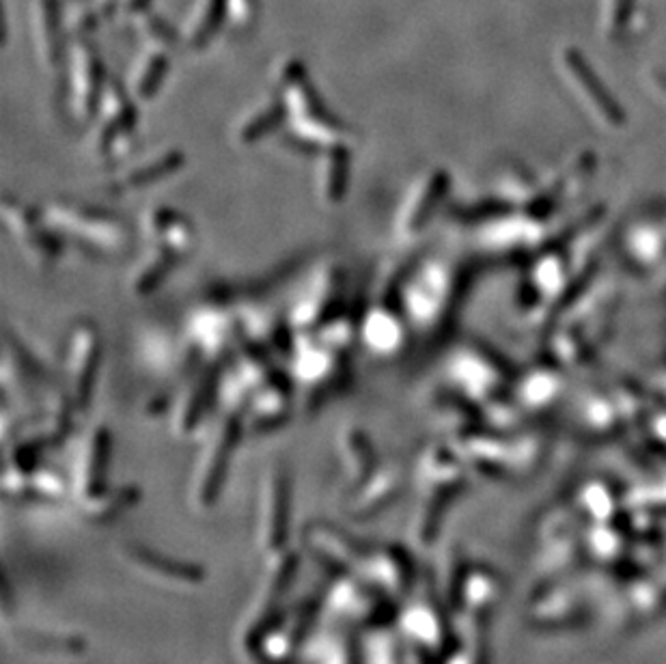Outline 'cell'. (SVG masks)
<instances>
[{"mask_svg":"<svg viewBox=\"0 0 666 664\" xmlns=\"http://www.w3.org/2000/svg\"><path fill=\"white\" fill-rule=\"evenodd\" d=\"M44 218L58 236L67 237L74 246L97 257H115L124 253L130 236L126 225L115 214L83 206L74 201H56L45 207Z\"/></svg>","mask_w":666,"mask_h":664,"instance_id":"cell-1","label":"cell"},{"mask_svg":"<svg viewBox=\"0 0 666 664\" xmlns=\"http://www.w3.org/2000/svg\"><path fill=\"white\" fill-rule=\"evenodd\" d=\"M5 223L17 246L33 264L52 266L61 255V236L52 229L44 214H35L22 203H5Z\"/></svg>","mask_w":666,"mask_h":664,"instance_id":"cell-2","label":"cell"},{"mask_svg":"<svg viewBox=\"0 0 666 664\" xmlns=\"http://www.w3.org/2000/svg\"><path fill=\"white\" fill-rule=\"evenodd\" d=\"M143 233L151 248L166 255L175 264L195 253V229L188 220L171 207H151L149 212H145Z\"/></svg>","mask_w":666,"mask_h":664,"instance_id":"cell-3","label":"cell"},{"mask_svg":"<svg viewBox=\"0 0 666 664\" xmlns=\"http://www.w3.org/2000/svg\"><path fill=\"white\" fill-rule=\"evenodd\" d=\"M242 322L222 308H201L188 322L190 346L207 358H220L229 352L236 339L242 337Z\"/></svg>","mask_w":666,"mask_h":664,"instance_id":"cell-4","label":"cell"},{"mask_svg":"<svg viewBox=\"0 0 666 664\" xmlns=\"http://www.w3.org/2000/svg\"><path fill=\"white\" fill-rule=\"evenodd\" d=\"M99 335L91 324H80L72 330L67 343L66 374L67 382H72L74 393L78 397H86L96 382L99 365Z\"/></svg>","mask_w":666,"mask_h":664,"instance_id":"cell-5","label":"cell"},{"mask_svg":"<svg viewBox=\"0 0 666 664\" xmlns=\"http://www.w3.org/2000/svg\"><path fill=\"white\" fill-rule=\"evenodd\" d=\"M343 277L338 267L328 266L321 267L318 275L313 277L311 287L300 296L291 313V322L298 328H308V326H319L328 317V311L335 307V302L341 296Z\"/></svg>","mask_w":666,"mask_h":664,"instance_id":"cell-6","label":"cell"},{"mask_svg":"<svg viewBox=\"0 0 666 664\" xmlns=\"http://www.w3.org/2000/svg\"><path fill=\"white\" fill-rule=\"evenodd\" d=\"M349 177V156L346 147H335L326 151L318 166V188L328 203L343 199L348 190Z\"/></svg>","mask_w":666,"mask_h":664,"instance_id":"cell-7","label":"cell"},{"mask_svg":"<svg viewBox=\"0 0 666 664\" xmlns=\"http://www.w3.org/2000/svg\"><path fill=\"white\" fill-rule=\"evenodd\" d=\"M436 179H428V182H420L417 190H412V195L403 201L401 214L397 218V225L403 233H417L423 229L425 220L429 216V207H434L436 201Z\"/></svg>","mask_w":666,"mask_h":664,"instance_id":"cell-8","label":"cell"},{"mask_svg":"<svg viewBox=\"0 0 666 664\" xmlns=\"http://www.w3.org/2000/svg\"><path fill=\"white\" fill-rule=\"evenodd\" d=\"M365 328V341L376 352H395L399 346V322L393 308H373Z\"/></svg>","mask_w":666,"mask_h":664,"instance_id":"cell-9","label":"cell"},{"mask_svg":"<svg viewBox=\"0 0 666 664\" xmlns=\"http://www.w3.org/2000/svg\"><path fill=\"white\" fill-rule=\"evenodd\" d=\"M288 116V108L280 106L277 102L266 104V106H255L250 113L237 124V141L239 143H255L257 138L266 136L274 127L280 126V121Z\"/></svg>","mask_w":666,"mask_h":664,"instance_id":"cell-10","label":"cell"},{"mask_svg":"<svg viewBox=\"0 0 666 664\" xmlns=\"http://www.w3.org/2000/svg\"><path fill=\"white\" fill-rule=\"evenodd\" d=\"M181 162V156L175 154V151H168L165 156H151L149 162H140V165H134L130 171L126 173V177L116 182V188L119 190H130V188H140V186L154 184L157 179L166 177L168 173L175 171Z\"/></svg>","mask_w":666,"mask_h":664,"instance_id":"cell-11","label":"cell"},{"mask_svg":"<svg viewBox=\"0 0 666 664\" xmlns=\"http://www.w3.org/2000/svg\"><path fill=\"white\" fill-rule=\"evenodd\" d=\"M173 267H175L173 259H168L166 255L151 248L147 257L140 261V264H136V267L130 272L132 289L140 296L149 294V291L157 289L162 283H165V278L168 277V272H171Z\"/></svg>","mask_w":666,"mask_h":664,"instance_id":"cell-12","label":"cell"}]
</instances>
